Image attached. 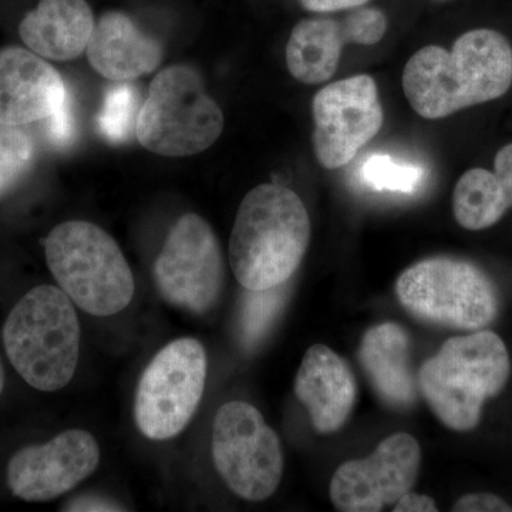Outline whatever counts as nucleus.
I'll use <instances>...</instances> for the list:
<instances>
[{"label":"nucleus","mask_w":512,"mask_h":512,"mask_svg":"<svg viewBox=\"0 0 512 512\" xmlns=\"http://www.w3.org/2000/svg\"><path fill=\"white\" fill-rule=\"evenodd\" d=\"M303 8L312 12H338V10L359 8L369 0H301Z\"/></svg>","instance_id":"30"},{"label":"nucleus","mask_w":512,"mask_h":512,"mask_svg":"<svg viewBox=\"0 0 512 512\" xmlns=\"http://www.w3.org/2000/svg\"><path fill=\"white\" fill-rule=\"evenodd\" d=\"M3 386H5V372H3L2 362H0V394L3 392Z\"/></svg>","instance_id":"32"},{"label":"nucleus","mask_w":512,"mask_h":512,"mask_svg":"<svg viewBox=\"0 0 512 512\" xmlns=\"http://www.w3.org/2000/svg\"><path fill=\"white\" fill-rule=\"evenodd\" d=\"M399 302L416 318L461 330H480L498 315V295L483 269L436 256L407 268L396 282Z\"/></svg>","instance_id":"7"},{"label":"nucleus","mask_w":512,"mask_h":512,"mask_svg":"<svg viewBox=\"0 0 512 512\" xmlns=\"http://www.w3.org/2000/svg\"><path fill=\"white\" fill-rule=\"evenodd\" d=\"M494 174L497 175L505 197L512 207V143L501 148L495 156Z\"/></svg>","instance_id":"28"},{"label":"nucleus","mask_w":512,"mask_h":512,"mask_svg":"<svg viewBox=\"0 0 512 512\" xmlns=\"http://www.w3.org/2000/svg\"><path fill=\"white\" fill-rule=\"evenodd\" d=\"M90 64L113 82H127L157 69L163 49L119 12L104 15L87 46Z\"/></svg>","instance_id":"17"},{"label":"nucleus","mask_w":512,"mask_h":512,"mask_svg":"<svg viewBox=\"0 0 512 512\" xmlns=\"http://www.w3.org/2000/svg\"><path fill=\"white\" fill-rule=\"evenodd\" d=\"M309 241L311 220L299 195L282 185H258L239 205L229 264L248 291L275 288L295 274Z\"/></svg>","instance_id":"2"},{"label":"nucleus","mask_w":512,"mask_h":512,"mask_svg":"<svg viewBox=\"0 0 512 512\" xmlns=\"http://www.w3.org/2000/svg\"><path fill=\"white\" fill-rule=\"evenodd\" d=\"M510 375L503 339L491 330H478L444 342L421 366L419 387L437 419L463 433L476 429L485 400L503 392Z\"/></svg>","instance_id":"3"},{"label":"nucleus","mask_w":512,"mask_h":512,"mask_svg":"<svg viewBox=\"0 0 512 512\" xmlns=\"http://www.w3.org/2000/svg\"><path fill=\"white\" fill-rule=\"evenodd\" d=\"M295 394L318 433H335L355 406V377L338 353L325 345H313L296 375Z\"/></svg>","instance_id":"15"},{"label":"nucleus","mask_w":512,"mask_h":512,"mask_svg":"<svg viewBox=\"0 0 512 512\" xmlns=\"http://www.w3.org/2000/svg\"><path fill=\"white\" fill-rule=\"evenodd\" d=\"M100 447L92 434L67 430L42 446L22 448L8 464L15 497L43 503L69 493L99 466Z\"/></svg>","instance_id":"13"},{"label":"nucleus","mask_w":512,"mask_h":512,"mask_svg":"<svg viewBox=\"0 0 512 512\" xmlns=\"http://www.w3.org/2000/svg\"><path fill=\"white\" fill-rule=\"evenodd\" d=\"M69 92L43 57L22 47L0 50V124L26 126L47 119Z\"/></svg>","instance_id":"14"},{"label":"nucleus","mask_w":512,"mask_h":512,"mask_svg":"<svg viewBox=\"0 0 512 512\" xmlns=\"http://www.w3.org/2000/svg\"><path fill=\"white\" fill-rule=\"evenodd\" d=\"M512 84V47L497 30L464 33L451 50L426 46L403 70V92L427 120L503 97Z\"/></svg>","instance_id":"1"},{"label":"nucleus","mask_w":512,"mask_h":512,"mask_svg":"<svg viewBox=\"0 0 512 512\" xmlns=\"http://www.w3.org/2000/svg\"><path fill=\"white\" fill-rule=\"evenodd\" d=\"M35 156V141L28 131L0 124V198L28 175Z\"/></svg>","instance_id":"23"},{"label":"nucleus","mask_w":512,"mask_h":512,"mask_svg":"<svg viewBox=\"0 0 512 512\" xmlns=\"http://www.w3.org/2000/svg\"><path fill=\"white\" fill-rule=\"evenodd\" d=\"M285 298V284L264 291L247 289L239 313V338L245 348H255L268 335L284 308Z\"/></svg>","instance_id":"21"},{"label":"nucleus","mask_w":512,"mask_h":512,"mask_svg":"<svg viewBox=\"0 0 512 512\" xmlns=\"http://www.w3.org/2000/svg\"><path fill=\"white\" fill-rule=\"evenodd\" d=\"M207 353L198 340H174L154 356L136 392L134 419L150 440H168L188 426L200 406Z\"/></svg>","instance_id":"8"},{"label":"nucleus","mask_w":512,"mask_h":512,"mask_svg":"<svg viewBox=\"0 0 512 512\" xmlns=\"http://www.w3.org/2000/svg\"><path fill=\"white\" fill-rule=\"evenodd\" d=\"M511 208L497 175L473 168L461 175L454 188V218L468 231L493 227Z\"/></svg>","instance_id":"20"},{"label":"nucleus","mask_w":512,"mask_h":512,"mask_svg":"<svg viewBox=\"0 0 512 512\" xmlns=\"http://www.w3.org/2000/svg\"><path fill=\"white\" fill-rule=\"evenodd\" d=\"M454 512H512V507L503 498L490 493L468 494L451 508Z\"/></svg>","instance_id":"27"},{"label":"nucleus","mask_w":512,"mask_h":512,"mask_svg":"<svg viewBox=\"0 0 512 512\" xmlns=\"http://www.w3.org/2000/svg\"><path fill=\"white\" fill-rule=\"evenodd\" d=\"M3 343L10 363L30 386L56 392L73 379L80 323L72 299L56 286H37L9 313Z\"/></svg>","instance_id":"4"},{"label":"nucleus","mask_w":512,"mask_h":512,"mask_svg":"<svg viewBox=\"0 0 512 512\" xmlns=\"http://www.w3.org/2000/svg\"><path fill=\"white\" fill-rule=\"evenodd\" d=\"M421 466V448L407 433L387 437L362 460L342 464L330 481V500L342 512H379L410 493Z\"/></svg>","instance_id":"12"},{"label":"nucleus","mask_w":512,"mask_h":512,"mask_svg":"<svg viewBox=\"0 0 512 512\" xmlns=\"http://www.w3.org/2000/svg\"><path fill=\"white\" fill-rule=\"evenodd\" d=\"M412 345L406 330L397 323L373 326L360 343L359 360L380 399L389 406L406 409L417 399L412 369Z\"/></svg>","instance_id":"16"},{"label":"nucleus","mask_w":512,"mask_h":512,"mask_svg":"<svg viewBox=\"0 0 512 512\" xmlns=\"http://www.w3.org/2000/svg\"><path fill=\"white\" fill-rule=\"evenodd\" d=\"M165 301L191 313L210 312L225 284L224 256L207 221L187 214L175 222L154 265Z\"/></svg>","instance_id":"10"},{"label":"nucleus","mask_w":512,"mask_h":512,"mask_svg":"<svg viewBox=\"0 0 512 512\" xmlns=\"http://www.w3.org/2000/svg\"><path fill=\"white\" fill-rule=\"evenodd\" d=\"M64 511H123V508L120 505L110 503V501L101 500V498L83 497L67 504Z\"/></svg>","instance_id":"31"},{"label":"nucleus","mask_w":512,"mask_h":512,"mask_svg":"<svg viewBox=\"0 0 512 512\" xmlns=\"http://www.w3.org/2000/svg\"><path fill=\"white\" fill-rule=\"evenodd\" d=\"M436 512L439 511L433 498L429 495H420L414 493L404 494L396 504L393 512Z\"/></svg>","instance_id":"29"},{"label":"nucleus","mask_w":512,"mask_h":512,"mask_svg":"<svg viewBox=\"0 0 512 512\" xmlns=\"http://www.w3.org/2000/svg\"><path fill=\"white\" fill-rule=\"evenodd\" d=\"M312 113L313 151L326 170L348 165L379 134L384 121L379 90L369 74L323 87L313 99Z\"/></svg>","instance_id":"11"},{"label":"nucleus","mask_w":512,"mask_h":512,"mask_svg":"<svg viewBox=\"0 0 512 512\" xmlns=\"http://www.w3.org/2000/svg\"><path fill=\"white\" fill-rule=\"evenodd\" d=\"M94 30L86 0H40L20 23L19 33L33 53L50 60H72L89 46Z\"/></svg>","instance_id":"18"},{"label":"nucleus","mask_w":512,"mask_h":512,"mask_svg":"<svg viewBox=\"0 0 512 512\" xmlns=\"http://www.w3.org/2000/svg\"><path fill=\"white\" fill-rule=\"evenodd\" d=\"M140 111V94L131 84H116L107 90L103 99L97 127L110 143H123L136 128Z\"/></svg>","instance_id":"22"},{"label":"nucleus","mask_w":512,"mask_h":512,"mask_svg":"<svg viewBox=\"0 0 512 512\" xmlns=\"http://www.w3.org/2000/svg\"><path fill=\"white\" fill-rule=\"evenodd\" d=\"M346 43L349 37L342 20H302L293 28L286 45V66L301 83L328 82L338 70Z\"/></svg>","instance_id":"19"},{"label":"nucleus","mask_w":512,"mask_h":512,"mask_svg":"<svg viewBox=\"0 0 512 512\" xmlns=\"http://www.w3.org/2000/svg\"><path fill=\"white\" fill-rule=\"evenodd\" d=\"M224 130V114L201 77L187 66L158 74L138 111V141L160 156L184 157L210 148Z\"/></svg>","instance_id":"6"},{"label":"nucleus","mask_w":512,"mask_h":512,"mask_svg":"<svg viewBox=\"0 0 512 512\" xmlns=\"http://www.w3.org/2000/svg\"><path fill=\"white\" fill-rule=\"evenodd\" d=\"M212 458L232 493L248 501L274 495L284 473L281 441L252 404L229 402L212 429Z\"/></svg>","instance_id":"9"},{"label":"nucleus","mask_w":512,"mask_h":512,"mask_svg":"<svg viewBox=\"0 0 512 512\" xmlns=\"http://www.w3.org/2000/svg\"><path fill=\"white\" fill-rule=\"evenodd\" d=\"M363 181L377 191L413 192L419 187L423 170L417 165L397 163L387 154L367 158L362 167Z\"/></svg>","instance_id":"24"},{"label":"nucleus","mask_w":512,"mask_h":512,"mask_svg":"<svg viewBox=\"0 0 512 512\" xmlns=\"http://www.w3.org/2000/svg\"><path fill=\"white\" fill-rule=\"evenodd\" d=\"M42 121H45V136L52 146L69 147L77 136V117L72 93L67 92L59 109Z\"/></svg>","instance_id":"26"},{"label":"nucleus","mask_w":512,"mask_h":512,"mask_svg":"<svg viewBox=\"0 0 512 512\" xmlns=\"http://www.w3.org/2000/svg\"><path fill=\"white\" fill-rule=\"evenodd\" d=\"M46 261L60 289L82 311L116 315L133 299L134 276L117 242L86 221L57 225L45 242Z\"/></svg>","instance_id":"5"},{"label":"nucleus","mask_w":512,"mask_h":512,"mask_svg":"<svg viewBox=\"0 0 512 512\" xmlns=\"http://www.w3.org/2000/svg\"><path fill=\"white\" fill-rule=\"evenodd\" d=\"M349 43L372 46L383 39L387 30V19L382 10L360 8L348 13L342 20Z\"/></svg>","instance_id":"25"}]
</instances>
